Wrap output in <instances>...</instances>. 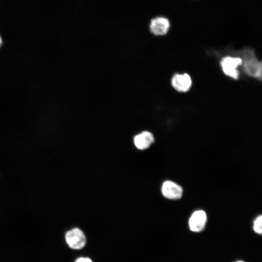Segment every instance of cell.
<instances>
[{"label":"cell","mask_w":262,"mask_h":262,"mask_svg":"<svg viewBox=\"0 0 262 262\" xmlns=\"http://www.w3.org/2000/svg\"><path fill=\"white\" fill-rule=\"evenodd\" d=\"M241 59L242 65L246 74L250 77L261 80L262 62L256 58L254 51L250 49L244 50Z\"/></svg>","instance_id":"obj_1"},{"label":"cell","mask_w":262,"mask_h":262,"mask_svg":"<svg viewBox=\"0 0 262 262\" xmlns=\"http://www.w3.org/2000/svg\"><path fill=\"white\" fill-rule=\"evenodd\" d=\"M242 60L238 57L226 56L220 61V66L224 73L227 76L234 80L239 77L238 67L241 66Z\"/></svg>","instance_id":"obj_2"},{"label":"cell","mask_w":262,"mask_h":262,"mask_svg":"<svg viewBox=\"0 0 262 262\" xmlns=\"http://www.w3.org/2000/svg\"><path fill=\"white\" fill-rule=\"evenodd\" d=\"M66 241L68 246L72 249H80L83 248L86 242L85 236L82 231L75 228L66 232Z\"/></svg>","instance_id":"obj_3"},{"label":"cell","mask_w":262,"mask_h":262,"mask_svg":"<svg viewBox=\"0 0 262 262\" xmlns=\"http://www.w3.org/2000/svg\"><path fill=\"white\" fill-rule=\"evenodd\" d=\"M192 81L187 73L176 74L172 78L171 84L179 92H186L191 87Z\"/></svg>","instance_id":"obj_4"},{"label":"cell","mask_w":262,"mask_h":262,"mask_svg":"<svg viewBox=\"0 0 262 262\" xmlns=\"http://www.w3.org/2000/svg\"><path fill=\"white\" fill-rule=\"evenodd\" d=\"M182 192V187L172 181L166 180L162 185V193L168 199H179L181 197Z\"/></svg>","instance_id":"obj_5"},{"label":"cell","mask_w":262,"mask_h":262,"mask_svg":"<svg viewBox=\"0 0 262 262\" xmlns=\"http://www.w3.org/2000/svg\"><path fill=\"white\" fill-rule=\"evenodd\" d=\"M207 221L205 212L202 210L195 211L189 220V226L191 230L199 232L204 228Z\"/></svg>","instance_id":"obj_6"},{"label":"cell","mask_w":262,"mask_h":262,"mask_svg":"<svg viewBox=\"0 0 262 262\" xmlns=\"http://www.w3.org/2000/svg\"><path fill=\"white\" fill-rule=\"evenodd\" d=\"M170 27L168 19L164 17H157L151 20L150 30L152 33L156 35L165 34Z\"/></svg>","instance_id":"obj_7"},{"label":"cell","mask_w":262,"mask_h":262,"mask_svg":"<svg viewBox=\"0 0 262 262\" xmlns=\"http://www.w3.org/2000/svg\"><path fill=\"white\" fill-rule=\"evenodd\" d=\"M153 135L149 131H144L136 135L134 138L135 147L140 150L148 148L154 142Z\"/></svg>","instance_id":"obj_8"},{"label":"cell","mask_w":262,"mask_h":262,"mask_svg":"<svg viewBox=\"0 0 262 262\" xmlns=\"http://www.w3.org/2000/svg\"><path fill=\"white\" fill-rule=\"evenodd\" d=\"M253 229L254 231L261 234L262 232V215L258 216L254 221Z\"/></svg>","instance_id":"obj_9"},{"label":"cell","mask_w":262,"mask_h":262,"mask_svg":"<svg viewBox=\"0 0 262 262\" xmlns=\"http://www.w3.org/2000/svg\"><path fill=\"white\" fill-rule=\"evenodd\" d=\"M75 262H92V261L88 258L81 257L77 259Z\"/></svg>","instance_id":"obj_10"},{"label":"cell","mask_w":262,"mask_h":262,"mask_svg":"<svg viewBox=\"0 0 262 262\" xmlns=\"http://www.w3.org/2000/svg\"><path fill=\"white\" fill-rule=\"evenodd\" d=\"M1 44H2V40L0 36V47L1 46Z\"/></svg>","instance_id":"obj_11"},{"label":"cell","mask_w":262,"mask_h":262,"mask_svg":"<svg viewBox=\"0 0 262 262\" xmlns=\"http://www.w3.org/2000/svg\"><path fill=\"white\" fill-rule=\"evenodd\" d=\"M244 262L242 261H237V262Z\"/></svg>","instance_id":"obj_12"}]
</instances>
